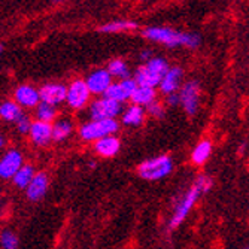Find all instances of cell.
<instances>
[{
    "label": "cell",
    "instance_id": "44dd1931",
    "mask_svg": "<svg viewBox=\"0 0 249 249\" xmlns=\"http://www.w3.org/2000/svg\"><path fill=\"white\" fill-rule=\"evenodd\" d=\"M22 115L21 106L17 102H3L2 106H0V117H2L5 121H11V123H17Z\"/></svg>",
    "mask_w": 249,
    "mask_h": 249
},
{
    "label": "cell",
    "instance_id": "d6986e66",
    "mask_svg": "<svg viewBox=\"0 0 249 249\" xmlns=\"http://www.w3.org/2000/svg\"><path fill=\"white\" fill-rule=\"evenodd\" d=\"M145 118V110L142 106L138 105H131L130 107H127L123 114V124L125 125H131V127H138L143 123Z\"/></svg>",
    "mask_w": 249,
    "mask_h": 249
},
{
    "label": "cell",
    "instance_id": "7402d4cb",
    "mask_svg": "<svg viewBox=\"0 0 249 249\" xmlns=\"http://www.w3.org/2000/svg\"><path fill=\"white\" fill-rule=\"evenodd\" d=\"M212 154V143L211 141H201L193 151L191 154V160L194 164L197 166H201V164H205L208 161V158L211 157Z\"/></svg>",
    "mask_w": 249,
    "mask_h": 249
},
{
    "label": "cell",
    "instance_id": "4316f807",
    "mask_svg": "<svg viewBox=\"0 0 249 249\" xmlns=\"http://www.w3.org/2000/svg\"><path fill=\"white\" fill-rule=\"evenodd\" d=\"M149 71H152L154 73H157L158 76H161V78H164L166 76V73L170 71V67H169V64H167V61L164 60V58H161V57H155V58H151L149 61H146V64H145Z\"/></svg>",
    "mask_w": 249,
    "mask_h": 249
},
{
    "label": "cell",
    "instance_id": "4dcf8cb0",
    "mask_svg": "<svg viewBox=\"0 0 249 249\" xmlns=\"http://www.w3.org/2000/svg\"><path fill=\"white\" fill-rule=\"evenodd\" d=\"M167 103H169L170 106H175V105L180 103V97H179V94L173 93V94L167 96Z\"/></svg>",
    "mask_w": 249,
    "mask_h": 249
},
{
    "label": "cell",
    "instance_id": "f1b7e54d",
    "mask_svg": "<svg viewBox=\"0 0 249 249\" xmlns=\"http://www.w3.org/2000/svg\"><path fill=\"white\" fill-rule=\"evenodd\" d=\"M15 125H17V130L19 131V133H22V134H26V133H30V130H32V125H33V123L29 120V117H26V115H22L17 123H15Z\"/></svg>",
    "mask_w": 249,
    "mask_h": 249
},
{
    "label": "cell",
    "instance_id": "9a60e30c",
    "mask_svg": "<svg viewBox=\"0 0 249 249\" xmlns=\"http://www.w3.org/2000/svg\"><path fill=\"white\" fill-rule=\"evenodd\" d=\"M121 148V142L120 139H117L114 134L112 136H106V138L94 142V151L100 155V157H105V158H109V157H114L118 154Z\"/></svg>",
    "mask_w": 249,
    "mask_h": 249
},
{
    "label": "cell",
    "instance_id": "5b68a950",
    "mask_svg": "<svg viewBox=\"0 0 249 249\" xmlns=\"http://www.w3.org/2000/svg\"><path fill=\"white\" fill-rule=\"evenodd\" d=\"M121 103L110 100L107 97H102L94 100L88 107V115L91 121H99V120H115L121 114Z\"/></svg>",
    "mask_w": 249,
    "mask_h": 249
},
{
    "label": "cell",
    "instance_id": "3957f363",
    "mask_svg": "<svg viewBox=\"0 0 249 249\" xmlns=\"http://www.w3.org/2000/svg\"><path fill=\"white\" fill-rule=\"evenodd\" d=\"M118 121L117 120H99L84 123L79 127V136L81 139L87 142H97L106 136H112L118 130Z\"/></svg>",
    "mask_w": 249,
    "mask_h": 249
},
{
    "label": "cell",
    "instance_id": "cb8c5ba5",
    "mask_svg": "<svg viewBox=\"0 0 249 249\" xmlns=\"http://www.w3.org/2000/svg\"><path fill=\"white\" fill-rule=\"evenodd\" d=\"M73 130V125L71 121L67 120H61V121H57L54 125H53V141L55 142H63L64 139H67L71 136Z\"/></svg>",
    "mask_w": 249,
    "mask_h": 249
},
{
    "label": "cell",
    "instance_id": "8992f818",
    "mask_svg": "<svg viewBox=\"0 0 249 249\" xmlns=\"http://www.w3.org/2000/svg\"><path fill=\"white\" fill-rule=\"evenodd\" d=\"M89 97H91V91H89L87 82L82 79H75L67 88L66 102L72 109H84L88 105Z\"/></svg>",
    "mask_w": 249,
    "mask_h": 249
},
{
    "label": "cell",
    "instance_id": "ac0fdd59",
    "mask_svg": "<svg viewBox=\"0 0 249 249\" xmlns=\"http://www.w3.org/2000/svg\"><path fill=\"white\" fill-rule=\"evenodd\" d=\"M35 176H36V172H35L33 166L24 164L19 169V172L12 178V182L19 190H27L29 185L32 184V180L35 179Z\"/></svg>",
    "mask_w": 249,
    "mask_h": 249
},
{
    "label": "cell",
    "instance_id": "7c38bea8",
    "mask_svg": "<svg viewBox=\"0 0 249 249\" xmlns=\"http://www.w3.org/2000/svg\"><path fill=\"white\" fill-rule=\"evenodd\" d=\"M15 102L21 107H37L40 105V94L39 89L32 85H19L14 93Z\"/></svg>",
    "mask_w": 249,
    "mask_h": 249
},
{
    "label": "cell",
    "instance_id": "8fae6325",
    "mask_svg": "<svg viewBox=\"0 0 249 249\" xmlns=\"http://www.w3.org/2000/svg\"><path fill=\"white\" fill-rule=\"evenodd\" d=\"M40 102L51 106H58L67 99V88L63 84H45L39 88Z\"/></svg>",
    "mask_w": 249,
    "mask_h": 249
},
{
    "label": "cell",
    "instance_id": "5bb4252c",
    "mask_svg": "<svg viewBox=\"0 0 249 249\" xmlns=\"http://www.w3.org/2000/svg\"><path fill=\"white\" fill-rule=\"evenodd\" d=\"M180 81H182V69L180 67H170V71L166 73L160 84L161 93H164L166 96L176 93V89L180 87Z\"/></svg>",
    "mask_w": 249,
    "mask_h": 249
},
{
    "label": "cell",
    "instance_id": "4fadbf2b",
    "mask_svg": "<svg viewBox=\"0 0 249 249\" xmlns=\"http://www.w3.org/2000/svg\"><path fill=\"white\" fill-rule=\"evenodd\" d=\"M29 134H30V139L35 145L45 146V145H48L50 141L53 139V125L50 123L35 121Z\"/></svg>",
    "mask_w": 249,
    "mask_h": 249
},
{
    "label": "cell",
    "instance_id": "30bf717a",
    "mask_svg": "<svg viewBox=\"0 0 249 249\" xmlns=\"http://www.w3.org/2000/svg\"><path fill=\"white\" fill-rule=\"evenodd\" d=\"M112 76L109 73L107 69H97L94 72H91L88 75V78L85 79L88 88H89V91H91V94H103L109 89V87L114 84L112 82Z\"/></svg>",
    "mask_w": 249,
    "mask_h": 249
},
{
    "label": "cell",
    "instance_id": "277c9868",
    "mask_svg": "<svg viewBox=\"0 0 249 249\" xmlns=\"http://www.w3.org/2000/svg\"><path fill=\"white\" fill-rule=\"evenodd\" d=\"M172 170H173V163L170 160V157L167 155L155 157L152 160H148L139 166V175L146 180H158L167 176Z\"/></svg>",
    "mask_w": 249,
    "mask_h": 249
},
{
    "label": "cell",
    "instance_id": "52a82bcc",
    "mask_svg": "<svg viewBox=\"0 0 249 249\" xmlns=\"http://www.w3.org/2000/svg\"><path fill=\"white\" fill-rule=\"evenodd\" d=\"M198 94H200V84L197 81L187 82L179 91L180 105L190 117L196 115L198 109Z\"/></svg>",
    "mask_w": 249,
    "mask_h": 249
},
{
    "label": "cell",
    "instance_id": "9c48e42d",
    "mask_svg": "<svg viewBox=\"0 0 249 249\" xmlns=\"http://www.w3.org/2000/svg\"><path fill=\"white\" fill-rule=\"evenodd\" d=\"M22 154L18 149H9L3 154L2 160H0V176L3 179H12L19 169L24 166L22 163Z\"/></svg>",
    "mask_w": 249,
    "mask_h": 249
},
{
    "label": "cell",
    "instance_id": "6da1fadb",
    "mask_svg": "<svg viewBox=\"0 0 249 249\" xmlns=\"http://www.w3.org/2000/svg\"><path fill=\"white\" fill-rule=\"evenodd\" d=\"M143 36L152 42L164 43L169 48H175L179 45L188 48H197L201 42V37L197 33H184L169 27H148L143 30Z\"/></svg>",
    "mask_w": 249,
    "mask_h": 249
},
{
    "label": "cell",
    "instance_id": "603a6c76",
    "mask_svg": "<svg viewBox=\"0 0 249 249\" xmlns=\"http://www.w3.org/2000/svg\"><path fill=\"white\" fill-rule=\"evenodd\" d=\"M133 105L138 106H148L152 102H155V89L151 87H138L131 97Z\"/></svg>",
    "mask_w": 249,
    "mask_h": 249
},
{
    "label": "cell",
    "instance_id": "d4e9b609",
    "mask_svg": "<svg viewBox=\"0 0 249 249\" xmlns=\"http://www.w3.org/2000/svg\"><path fill=\"white\" fill-rule=\"evenodd\" d=\"M107 71L112 76H115V78H120L121 81L124 79H128L130 78V71H128V67L127 64L123 61V60H112L109 64H107Z\"/></svg>",
    "mask_w": 249,
    "mask_h": 249
},
{
    "label": "cell",
    "instance_id": "ffe728a7",
    "mask_svg": "<svg viewBox=\"0 0 249 249\" xmlns=\"http://www.w3.org/2000/svg\"><path fill=\"white\" fill-rule=\"evenodd\" d=\"M138 29V22L130 19H120V21H110L99 27V32L102 33H118L125 30H136Z\"/></svg>",
    "mask_w": 249,
    "mask_h": 249
},
{
    "label": "cell",
    "instance_id": "e0dca14e",
    "mask_svg": "<svg viewBox=\"0 0 249 249\" xmlns=\"http://www.w3.org/2000/svg\"><path fill=\"white\" fill-rule=\"evenodd\" d=\"M136 82H138L139 87H151V88H155V87H160L163 78L158 76L157 73H154L152 71H149L146 66H142L139 67L138 71L134 73V78H133Z\"/></svg>",
    "mask_w": 249,
    "mask_h": 249
},
{
    "label": "cell",
    "instance_id": "83f0119b",
    "mask_svg": "<svg viewBox=\"0 0 249 249\" xmlns=\"http://www.w3.org/2000/svg\"><path fill=\"white\" fill-rule=\"evenodd\" d=\"M0 243H2L3 249H17L18 248V237L11 230H5L2 233V237H0Z\"/></svg>",
    "mask_w": 249,
    "mask_h": 249
},
{
    "label": "cell",
    "instance_id": "d6a6232c",
    "mask_svg": "<svg viewBox=\"0 0 249 249\" xmlns=\"http://www.w3.org/2000/svg\"><path fill=\"white\" fill-rule=\"evenodd\" d=\"M0 146H5V138H3V136H2V138H0Z\"/></svg>",
    "mask_w": 249,
    "mask_h": 249
},
{
    "label": "cell",
    "instance_id": "836d02e7",
    "mask_svg": "<svg viewBox=\"0 0 249 249\" xmlns=\"http://www.w3.org/2000/svg\"><path fill=\"white\" fill-rule=\"evenodd\" d=\"M54 2H61V0H54Z\"/></svg>",
    "mask_w": 249,
    "mask_h": 249
},
{
    "label": "cell",
    "instance_id": "1f68e13d",
    "mask_svg": "<svg viewBox=\"0 0 249 249\" xmlns=\"http://www.w3.org/2000/svg\"><path fill=\"white\" fill-rule=\"evenodd\" d=\"M141 58H143V60H151L152 57H151V51H142V54H141Z\"/></svg>",
    "mask_w": 249,
    "mask_h": 249
},
{
    "label": "cell",
    "instance_id": "f546056e",
    "mask_svg": "<svg viewBox=\"0 0 249 249\" xmlns=\"http://www.w3.org/2000/svg\"><path fill=\"white\" fill-rule=\"evenodd\" d=\"M146 109H148V114L155 118H161L164 115V109L160 102H152L151 105L146 106Z\"/></svg>",
    "mask_w": 249,
    "mask_h": 249
},
{
    "label": "cell",
    "instance_id": "484cf974",
    "mask_svg": "<svg viewBox=\"0 0 249 249\" xmlns=\"http://www.w3.org/2000/svg\"><path fill=\"white\" fill-rule=\"evenodd\" d=\"M57 117V109L55 106L42 103L36 107V118L37 121H43V123H51L54 118Z\"/></svg>",
    "mask_w": 249,
    "mask_h": 249
},
{
    "label": "cell",
    "instance_id": "e575fe53",
    "mask_svg": "<svg viewBox=\"0 0 249 249\" xmlns=\"http://www.w3.org/2000/svg\"><path fill=\"white\" fill-rule=\"evenodd\" d=\"M246 249H249V248H246Z\"/></svg>",
    "mask_w": 249,
    "mask_h": 249
},
{
    "label": "cell",
    "instance_id": "2e32d148",
    "mask_svg": "<svg viewBox=\"0 0 249 249\" xmlns=\"http://www.w3.org/2000/svg\"><path fill=\"white\" fill-rule=\"evenodd\" d=\"M27 191V197L32 201H37L40 200L48 191V176L45 173H36L35 179L32 180V184L29 185Z\"/></svg>",
    "mask_w": 249,
    "mask_h": 249
},
{
    "label": "cell",
    "instance_id": "ba28073f",
    "mask_svg": "<svg viewBox=\"0 0 249 249\" xmlns=\"http://www.w3.org/2000/svg\"><path fill=\"white\" fill-rule=\"evenodd\" d=\"M138 87H139L138 82H136L134 79H130V78L124 79L121 82H114L109 87V89L105 93L103 97H107L110 100H115L118 103H123V102H125V100L133 97V94H134L136 89H138Z\"/></svg>",
    "mask_w": 249,
    "mask_h": 249
},
{
    "label": "cell",
    "instance_id": "7a4b0ae2",
    "mask_svg": "<svg viewBox=\"0 0 249 249\" xmlns=\"http://www.w3.org/2000/svg\"><path fill=\"white\" fill-rule=\"evenodd\" d=\"M212 179L208 178V176H200L194 185L188 190V193L184 196V198L180 200V203L176 206L175 212H173V216L169 222V229L170 230H175L176 227H179L182 221L188 216L190 211L193 209V206L196 205L197 198L200 197V194L203 193H208L211 188H212Z\"/></svg>",
    "mask_w": 249,
    "mask_h": 249
}]
</instances>
